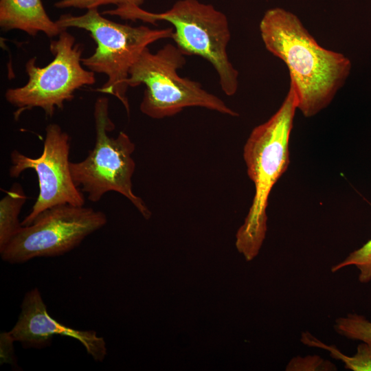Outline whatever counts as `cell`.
<instances>
[{
    "mask_svg": "<svg viewBox=\"0 0 371 371\" xmlns=\"http://www.w3.org/2000/svg\"><path fill=\"white\" fill-rule=\"evenodd\" d=\"M259 30L265 48L288 68L297 109L310 117L326 108L348 78L350 60L319 45L295 14L281 8L267 10Z\"/></svg>",
    "mask_w": 371,
    "mask_h": 371,
    "instance_id": "cell-1",
    "label": "cell"
},
{
    "mask_svg": "<svg viewBox=\"0 0 371 371\" xmlns=\"http://www.w3.org/2000/svg\"><path fill=\"white\" fill-rule=\"evenodd\" d=\"M297 98L290 84L278 111L251 132L243 148L249 177L254 184L252 204L236 236V246L247 260L258 254L267 232V207L271 191L289 164V143Z\"/></svg>",
    "mask_w": 371,
    "mask_h": 371,
    "instance_id": "cell-2",
    "label": "cell"
},
{
    "mask_svg": "<svg viewBox=\"0 0 371 371\" xmlns=\"http://www.w3.org/2000/svg\"><path fill=\"white\" fill-rule=\"evenodd\" d=\"M103 14L122 19L156 25L166 21L172 25L171 38L185 56H199L215 69L220 87L228 96L234 95L238 87V72L227 55L231 32L228 19L212 5L198 0H179L168 10L154 13L137 5L116 7Z\"/></svg>",
    "mask_w": 371,
    "mask_h": 371,
    "instance_id": "cell-3",
    "label": "cell"
},
{
    "mask_svg": "<svg viewBox=\"0 0 371 371\" xmlns=\"http://www.w3.org/2000/svg\"><path fill=\"white\" fill-rule=\"evenodd\" d=\"M56 23L63 29L76 27L90 33L96 47L82 63L89 70L107 76L98 91L110 94L124 105L128 114L127 80L132 66L148 46L159 40L171 38L173 28L152 29L146 25L132 26L104 17L98 8L87 10L80 16L61 15Z\"/></svg>",
    "mask_w": 371,
    "mask_h": 371,
    "instance_id": "cell-4",
    "label": "cell"
},
{
    "mask_svg": "<svg viewBox=\"0 0 371 371\" xmlns=\"http://www.w3.org/2000/svg\"><path fill=\"white\" fill-rule=\"evenodd\" d=\"M178 47L168 43L156 52L146 47L132 66L128 87L144 85L141 112L153 119L173 116L187 107H202L232 117L238 113L218 96L194 80L181 77L177 71L186 63Z\"/></svg>",
    "mask_w": 371,
    "mask_h": 371,
    "instance_id": "cell-5",
    "label": "cell"
},
{
    "mask_svg": "<svg viewBox=\"0 0 371 371\" xmlns=\"http://www.w3.org/2000/svg\"><path fill=\"white\" fill-rule=\"evenodd\" d=\"M109 105L106 97H100L95 102V145L84 160L70 163L73 181L76 187H80V190L87 194L89 201L96 203L105 193L116 192L128 199L148 219L150 211L133 191L135 163L132 155L135 145L123 131L116 137L109 135L108 133L115 128L109 117Z\"/></svg>",
    "mask_w": 371,
    "mask_h": 371,
    "instance_id": "cell-6",
    "label": "cell"
},
{
    "mask_svg": "<svg viewBox=\"0 0 371 371\" xmlns=\"http://www.w3.org/2000/svg\"><path fill=\"white\" fill-rule=\"evenodd\" d=\"M67 30L50 42L53 60L40 67L36 57L30 58L25 65L27 83L6 91L5 100L16 108L15 119L34 108L42 109L47 117H52L56 109H62L65 102L74 98L76 90L95 82V73L82 63V46Z\"/></svg>",
    "mask_w": 371,
    "mask_h": 371,
    "instance_id": "cell-7",
    "label": "cell"
},
{
    "mask_svg": "<svg viewBox=\"0 0 371 371\" xmlns=\"http://www.w3.org/2000/svg\"><path fill=\"white\" fill-rule=\"evenodd\" d=\"M106 223L104 212L89 207L69 203L51 207L32 224L21 227L0 252L1 258L10 264H21L34 258L63 255Z\"/></svg>",
    "mask_w": 371,
    "mask_h": 371,
    "instance_id": "cell-8",
    "label": "cell"
},
{
    "mask_svg": "<svg viewBox=\"0 0 371 371\" xmlns=\"http://www.w3.org/2000/svg\"><path fill=\"white\" fill-rule=\"evenodd\" d=\"M69 135L55 123L45 128L43 150L36 158L29 157L16 150L10 155L9 175L18 177L25 170L32 169L37 175L39 194L31 212L21 223L32 224L44 210L61 204L85 205L82 191L76 186L71 173L69 159Z\"/></svg>",
    "mask_w": 371,
    "mask_h": 371,
    "instance_id": "cell-9",
    "label": "cell"
},
{
    "mask_svg": "<svg viewBox=\"0 0 371 371\" xmlns=\"http://www.w3.org/2000/svg\"><path fill=\"white\" fill-rule=\"evenodd\" d=\"M9 332L25 348L47 347L54 335H60L80 341L95 361H103L107 354L104 338L95 331L76 330L51 317L37 288L26 293L18 321Z\"/></svg>",
    "mask_w": 371,
    "mask_h": 371,
    "instance_id": "cell-10",
    "label": "cell"
},
{
    "mask_svg": "<svg viewBox=\"0 0 371 371\" xmlns=\"http://www.w3.org/2000/svg\"><path fill=\"white\" fill-rule=\"evenodd\" d=\"M0 27L3 31L21 30L31 36L43 32L50 38L67 30L49 18L42 0H0Z\"/></svg>",
    "mask_w": 371,
    "mask_h": 371,
    "instance_id": "cell-11",
    "label": "cell"
},
{
    "mask_svg": "<svg viewBox=\"0 0 371 371\" xmlns=\"http://www.w3.org/2000/svg\"><path fill=\"white\" fill-rule=\"evenodd\" d=\"M27 199L19 183H14L0 201V252L21 228L19 216Z\"/></svg>",
    "mask_w": 371,
    "mask_h": 371,
    "instance_id": "cell-12",
    "label": "cell"
},
{
    "mask_svg": "<svg viewBox=\"0 0 371 371\" xmlns=\"http://www.w3.org/2000/svg\"><path fill=\"white\" fill-rule=\"evenodd\" d=\"M301 342L309 347L325 349L328 351L331 357L341 361L346 369L352 371H371V344L362 341L359 344L357 352L352 357L341 352L335 346L327 345L304 331L301 335Z\"/></svg>",
    "mask_w": 371,
    "mask_h": 371,
    "instance_id": "cell-13",
    "label": "cell"
},
{
    "mask_svg": "<svg viewBox=\"0 0 371 371\" xmlns=\"http://www.w3.org/2000/svg\"><path fill=\"white\" fill-rule=\"evenodd\" d=\"M335 330L341 336L371 344V322L364 316L349 313L335 319Z\"/></svg>",
    "mask_w": 371,
    "mask_h": 371,
    "instance_id": "cell-14",
    "label": "cell"
},
{
    "mask_svg": "<svg viewBox=\"0 0 371 371\" xmlns=\"http://www.w3.org/2000/svg\"><path fill=\"white\" fill-rule=\"evenodd\" d=\"M350 265H354L359 269L358 278L361 283L371 281V239L351 252L344 260L333 265L331 271L334 273Z\"/></svg>",
    "mask_w": 371,
    "mask_h": 371,
    "instance_id": "cell-15",
    "label": "cell"
},
{
    "mask_svg": "<svg viewBox=\"0 0 371 371\" xmlns=\"http://www.w3.org/2000/svg\"><path fill=\"white\" fill-rule=\"evenodd\" d=\"M286 371L337 370L335 364L317 355L293 357L286 366Z\"/></svg>",
    "mask_w": 371,
    "mask_h": 371,
    "instance_id": "cell-16",
    "label": "cell"
},
{
    "mask_svg": "<svg viewBox=\"0 0 371 371\" xmlns=\"http://www.w3.org/2000/svg\"><path fill=\"white\" fill-rule=\"evenodd\" d=\"M144 0H60L54 3L58 9L74 8L89 10L98 8L100 5L113 4L116 7L126 5L141 6Z\"/></svg>",
    "mask_w": 371,
    "mask_h": 371,
    "instance_id": "cell-17",
    "label": "cell"
},
{
    "mask_svg": "<svg viewBox=\"0 0 371 371\" xmlns=\"http://www.w3.org/2000/svg\"><path fill=\"white\" fill-rule=\"evenodd\" d=\"M1 363L15 364V356L13 343L15 341L10 332H3L0 336Z\"/></svg>",
    "mask_w": 371,
    "mask_h": 371,
    "instance_id": "cell-18",
    "label": "cell"
}]
</instances>
